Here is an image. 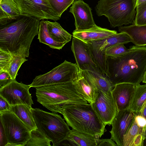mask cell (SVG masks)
<instances>
[{
  "instance_id": "6da1fadb",
  "label": "cell",
  "mask_w": 146,
  "mask_h": 146,
  "mask_svg": "<svg viewBox=\"0 0 146 146\" xmlns=\"http://www.w3.org/2000/svg\"><path fill=\"white\" fill-rule=\"evenodd\" d=\"M40 20L25 14L0 25V49L14 55L28 57L34 37L38 35Z\"/></svg>"
},
{
  "instance_id": "7a4b0ae2",
  "label": "cell",
  "mask_w": 146,
  "mask_h": 146,
  "mask_svg": "<svg viewBox=\"0 0 146 146\" xmlns=\"http://www.w3.org/2000/svg\"><path fill=\"white\" fill-rule=\"evenodd\" d=\"M107 62L108 78L114 86L122 83L139 85L146 72V46L135 45L123 55L107 57Z\"/></svg>"
},
{
  "instance_id": "3957f363",
  "label": "cell",
  "mask_w": 146,
  "mask_h": 146,
  "mask_svg": "<svg viewBox=\"0 0 146 146\" xmlns=\"http://www.w3.org/2000/svg\"><path fill=\"white\" fill-rule=\"evenodd\" d=\"M60 113L73 129L98 138L106 131V125L90 104L65 105Z\"/></svg>"
},
{
  "instance_id": "277c9868",
  "label": "cell",
  "mask_w": 146,
  "mask_h": 146,
  "mask_svg": "<svg viewBox=\"0 0 146 146\" xmlns=\"http://www.w3.org/2000/svg\"><path fill=\"white\" fill-rule=\"evenodd\" d=\"M37 101L52 112L60 113L62 107L69 104H86L74 82L57 84L36 88Z\"/></svg>"
},
{
  "instance_id": "5b68a950",
  "label": "cell",
  "mask_w": 146,
  "mask_h": 146,
  "mask_svg": "<svg viewBox=\"0 0 146 146\" xmlns=\"http://www.w3.org/2000/svg\"><path fill=\"white\" fill-rule=\"evenodd\" d=\"M136 8L135 0H100L96 10L98 16H105L114 28L134 24Z\"/></svg>"
},
{
  "instance_id": "8992f818",
  "label": "cell",
  "mask_w": 146,
  "mask_h": 146,
  "mask_svg": "<svg viewBox=\"0 0 146 146\" xmlns=\"http://www.w3.org/2000/svg\"><path fill=\"white\" fill-rule=\"evenodd\" d=\"M37 129L53 144L58 146L67 136L70 130L69 125L61 116L39 108L32 109Z\"/></svg>"
},
{
  "instance_id": "52a82bcc",
  "label": "cell",
  "mask_w": 146,
  "mask_h": 146,
  "mask_svg": "<svg viewBox=\"0 0 146 146\" xmlns=\"http://www.w3.org/2000/svg\"><path fill=\"white\" fill-rule=\"evenodd\" d=\"M0 120L8 142L6 146H25L31 131L21 120L11 111L0 114Z\"/></svg>"
},
{
  "instance_id": "ba28073f",
  "label": "cell",
  "mask_w": 146,
  "mask_h": 146,
  "mask_svg": "<svg viewBox=\"0 0 146 146\" xmlns=\"http://www.w3.org/2000/svg\"><path fill=\"white\" fill-rule=\"evenodd\" d=\"M79 71L76 63L65 60L47 73L36 76L29 85L31 87L36 88L48 85L73 82L78 77Z\"/></svg>"
},
{
  "instance_id": "9c48e42d",
  "label": "cell",
  "mask_w": 146,
  "mask_h": 146,
  "mask_svg": "<svg viewBox=\"0 0 146 146\" xmlns=\"http://www.w3.org/2000/svg\"><path fill=\"white\" fill-rule=\"evenodd\" d=\"M129 42H131V40L129 36L125 33L120 32L102 40L86 43L89 46L93 58L99 69L104 76L108 78L107 57L105 54L106 50L116 44Z\"/></svg>"
},
{
  "instance_id": "30bf717a",
  "label": "cell",
  "mask_w": 146,
  "mask_h": 146,
  "mask_svg": "<svg viewBox=\"0 0 146 146\" xmlns=\"http://www.w3.org/2000/svg\"><path fill=\"white\" fill-rule=\"evenodd\" d=\"M21 14H25L39 20L56 21L60 17L54 11L48 0H15Z\"/></svg>"
},
{
  "instance_id": "8fae6325",
  "label": "cell",
  "mask_w": 146,
  "mask_h": 146,
  "mask_svg": "<svg viewBox=\"0 0 146 146\" xmlns=\"http://www.w3.org/2000/svg\"><path fill=\"white\" fill-rule=\"evenodd\" d=\"M30 85L18 82L16 79L0 88V96L11 106L25 104L32 107L33 104L29 92Z\"/></svg>"
},
{
  "instance_id": "7c38bea8",
  "label": "cell",
  "mask_w": 146,
  "mask_h": 146,
  "mask_svg": "<svg viewBox=\"0 0 146 146\" xmlns=\"http://www.w3.org/2000/svg\"><path fill=\"white\" fill-rule=\"evenodd\" d=\"M90 104L106 126L111 125L117 111L111 91L105 92L98 90L94 101Z\"/></svg>"
},
{
  "instance_id": "4fadbf2b",
  "label": "cell",
  "mask_w": 146,
  "mask_h": 146,
  "mask_svg": "<svg viewBox=\"0 0 146 146\" xmlns=\"http://www.w3.org/2000/svg\"><path fill=\"white\" fill-rule=\"evenodd\" d=\"M71 49L79 70L94 72L104 75L93 59L86 43L73 37Z\"/></svg>"
},
{
  "instance_id": "5bb4252c",
  "label": "cell",
  "mask_w": 146,
  "mask_h": 146,
  "mask_svg": "<svg viewBox=\"0 0 146 146\" xmlns=\"http://www.w3.org/2000/svg\"><path fill=\"white\" fill-rule=\"evenodd\" d=\"M136 114L130 109L118 111L112 123L110 131L111 139L118 146H123L124 138L131 128Z\"/></svg>"
},
{
  "instance_id": "9a60e30c",
  "label": "cell",
  "mask_w": 146,
  "mask_h": 146,
  "mask_svg": "<svg viewBox=\"0 0 146 146\" xmlns=\"http://www.w3.org/2000/svg\"><path fill=\"white\" fill-rule=\"evenodd\" d=\"M92 10L89 5L83 0L74 1L69 12L74 17L76 30L87 29L96 25Z\"/></svg>"
},
{
  "instance_id": "2e32d148",
  "label": "cell",
  "mask_w": 146,
  "mask_h": 146,
  "mask_svg": "<svg viewBox=\"0 0 146 146\" xmlns=\"http://www.w3.org/2000/svg\"><path fill=\"white\" fill-rule=\"evenodd\" d=\"M137 85L122 83L115 86L111 93L117 111L129 109Z\"/></svg>"
},
{
  "instance_id": "e0dca14e",
  "label": "cell",
  "mask_w": 146,
  "mask_h": 146,
  "mask_svg": "<svg viewBox=\"0 0 146 146\" xmlns=\"http://www.w3.org/2000/svg\"><path fill=\"white\" fill-rule=\"evenodd\" d=\"M117 33L115 31L102 28L96 25L87 29L80 31L75 30L72 33V36L73 37L86 42L102 40Z\"/></svg>"
},
{
  "instance_id": "ac0fdd59",
  "label": "cell",
  "mask_w": 146,
  "mask_h": 146,
  "mask_svg": "<svg viewBox=\"0 0 146 146\" xmlns=\"http://www.w3.org/2000/svg\"><path fill=\"white\" fill-rule=\"evenodd\" d=\"M73 82L78 92L88 103H93L95 101L98 90L82 71L79 70L78 76Z\"/></svg>"
},
{
  "instance_id": "d6986e66",
  "label": "cell",
  "mask_w": 146,
  "mask_h": 146,
  "mask_svg": "<svg viewBox=\"0 0 146 146\" xmlns=\"http://www.w3.org/2000/svg\"><path fill=\"white\" fill-rule=\"evenodd\" d=\"M118 31L127 34L131 39V42L136 46H146V25L133 24L128 26L119 27Z\"/></svg>"
},
{
  "instance_id": "ffe728a7",
  "label": "cell",
  "mask_w": 146,
  "mask_h": 146,
  "mask_svg": "<svg viewBox=\"0 0 146 146\" xmlns=\"http://www.w3.org/2000/svg\"><path fill=\"white\" fill-rule=\"evenodd\" d=\"M21 14L15 0H0V25L10 22Z\"/></svg>"
},
{
  "instance_id": "44dd1931",
  "label": "cell",
  "mask_w": 146,
  "mask_h": 146,
  "mask_svg": "<svg viewBox=\"0 0 146 146\" xmlns=\"http://www.w3.org/2000/svg\"><path fill=\"white\" fill-rule=\"evenodd\" d=\"M99 139L100 138L72 129L64 141L69 142L71 145L97 146Z\"/></svg>"
},
{
  "instance_id": "7402d4cb",
  "label": "cell",
  "mask_w": 146,
  "mask_h": 146,
  "mask_svg": "<svg viewBox=\"0 0 146 146\" xmlns=\"http://www.w3.org/2000/svg\"><path fill=\"white\" fill-rule=\"evenodd\" d=\"M32 107L25 104L11 106V111L13 112L31 130L37 127L33 117Z\"/></svg>"
},
{
  "instance_id": "603a6c76",
  "label": "cell",
  "mask_w": 146,
  "mask_h": 146,
  "mask_svg": "<svg viewBox=\"0 0 146 146\" xmlns=\"http://www.w3.org/2000/svg\"><path fill=\"white\" fill-rule=\"evenodd\" d=\"M82 71L100 90L105 92H110L114 87L108 78L102 74L88 71Z\"/></svg>"
},
{
  "instance_id": "cb8c5ba5",
  "label": "cell",
  "mask_w": 146,
  "mask_h": 146,
  "mask_svg": "<svg viewBox=\"0 0 146 146\" xmlns=\"http://www.w3.org/2000/svg\"><path fill=\"white\" fill-rule=\"evenodd\" d=\"M38 39L40 42L52 48L59 50L66 44L65 43L57 41L52 37L49 32L46 21L44 20L40 23Z\"/></svg>"
},
{
  "instance_id": "d4e9b609",
  "label": "cell",
  "mask_w": 146,
  "mask_h": 146,
  "mask_svg": "<svg viewBox=\"0 0 146 146\" xmlns=\"http://www.w3.org/2000/svg\"><path fill=\"white\" fill-rule=\"evenodd\" d=\"M46 22L49 34L54 40L66 44L70 41L72 35L64 29L59 23L56 21Z\"/></svg>"
},
{
  "instance_id": "484cf974",
  "label": "cell",
  "mask_w": 146,
  "mask_h": 146,
  "mask_svg": "<svg viewBox=\"0 0 146 146\" xmlns=\"http://www.w3.org/2000/svg\"><path fill=\"white\" fill-rule=\"evenodd\" d=\"M146 101V84L137 85L129 109L137 114Z\"/></svg>"
},
{
  "instance_id": "4316f807",
  "label": "cell",
  "mask_w": 146,
  "mask_h": 146,
  "mask_svg": "<svg viewBox=\"0 0 146 146\" xmlns=\"http://www.w3.org/2000/svg\"><path fill=\"white\" fill-rule=\"evenodd\" d=\"M51 141L36 129L31 131V138L25 146H50Z\"/></svg>"
},
{
  "instance_id": "83f0119b",
  "label": "cell",
  "mask_w": 146,
  "mask_h": 146,
  "mask_svg": "<svg viewBox=\"0 0 146 146\" xmlns=\"http://www.w3.org/2000/svg\"><path fill=\"white\" fill-rule=\"evenodd\" d=\"M143 127L139 126L135 117L132 126L124 138L123 146H132L135 139L139 134H143Z\"/></svg>"
},
{
  "instance_id": "f1b7e54d",
  "label": "cell",
  "mask_w": 146,
  "mask_h": 146,
  "mask_svg": "<svg viewBox=\"0 0 146 146\" xmlns=\"http://www.w3.org/2000/svg\"><path fill=\"white\" fill-rule=\"evenodd\" d=\"M27 60L26 57L19 56H14L7 71L12 80L16 79L19 68L22 64Z\"/></svg>"
},
{
  "instance_id": "f546056e",
  "label": "cell",
  "mask_w": 146,
  "mask_h": 146,
  "mask_svg": "<svg viewBox=\"0 0 146 146\" xmlns=\"http://www.w3.org/2000/svg\"><path fill=\"white\" fill-rule=\"evenodd\" d=\"M135 46H131L129 49L127 48L124 44H119L109 47L105 52L106 57H116L123 55L132 50Z\"/></svg>"
},
{
  "instance_id": "4dcf8cb0",
  "label": "cell",
  "mask_w": 146,
  "mask_h": 146,
  "mask_svg": "<svg viewBox=\"0 0 146 146\" xmlns=\"http://www.w3.org/2000/svg\"><path fill=\"white\" fill-rule=\"evenodd\" d=\"M74 0H48L52 7L61 17L62 13L71 5Z\"/></svg>"
},
{
  "instance_id": "1f68e13d",
  "label": "cell",
  "mask_w": 146,
  "mask_h": 146,
  "mask_svg": "<svg viewBox=\"0 0 146 146\" xmlns=\"http://www.w3.org/2000/svg\"><path fill=\"white\" fill-rule=\"evenodd\" d=\"M136 15L134 23L138 25H146V1L136 7Z\"/></svg>"
},
{
  "instance_id": "d6a6232c",
  "label": "cell",
  "mask_w": 146,
  "mask_h": 146,
  "mask_svg": "<svg viewBox=\"0 0 146 146\" xmlns=\"http://www.w3.org/2000/svg\"><path fill=\"white\" fill-rule=\"evenodd\" d=\"M14 56L10 53L0 49V72H7Z\"/></svg>"
},
{
  "instance_id": "836d02e7",
  "label": "cell",
  "mask_w": 146,
  "mask_h": 146,
  "mask_svg": "<svg viewBox=\"0 0 146 146\" xmlns=\"http://www.w3.org/2000/svg\"><path fill=\"white\" fill-rule=\"evenodd\" d=\"M12 80L8 72H0V88L6 85Z\"/></svg>"
},
{
  "instance_id": "e575fe53",
  "label": "cell",
  "mask_w": 146,
  "mask_h": 146,
  "mask_svg": "<svg viewBox=\"0 0 146 146\" xmlns=\"http://www.w3.org/2000/svg\"><path fill=\"white\" fill-rule=\"evenodd\" d=\"M11 106L2 96H0V114L11 111Z\"/></svg>"
},
{
  "instance_id": "d590c367",
  "label": "cell",
  "mask_w": 146,
  "mask_h": 146,
  "mask_svg": "<svg viewBox=\"0 0 146 146\" xmlns=\"http://www.w3.org/2000/svg\"><path fill=\"white\" fill-rule=\"evenodd\" d=\"M99 146H117L114 141L110 139H99Z\"/></svg>"
},
{
  "instance_id": "8d00e7d4",
  "label": "cell",
  "mask_w": 146,
  "mask_h": 146,
  "mask_svg": "<svg viewBox=\"0 0 146 146\" xmlns=\"http://www.w3.org/2000/svg\"><path fill=\"white\" fill-rule=\"evenodd\" d=\"M8 142L2 124L0 122V146H6Z\"/></svg>"
},
{
  "instance_id": "74e56055",
  "label": "cell",
  "mask_w": 146,
  "mask_h": 146,
  "mask_svg": "<svg viewBox=\"0 0 146 146\" xmlns=\"http://www.w3.org/2000/svg\"><path fill=\"white\" fill-rule=\"evenodd\" d=\"M135 119L139 126L144 127L146 126V119L144 117L139 115H136Z\"/></svg>"
},
{
  "instance_id": "f35d334b",
  "label": "cell",
  "mask_w": 146,
  "mask_h": 146,
  "mask_svg": "<svg viewBox=\"0 0 146 146\" xmlns=\"http://www.w3.org/2000/svg\"><path fill=\"white\" fill-rule=\"evenodd\" d=\"M136 115H141L146 119V101L144 103L140 112Z\"/></svg>"
},
{
  "instance_id": "ab89813d",
  "label": "cell",
  "mask_w": 146,
  "mask_h": 146,
  "mask_svg": "<svg viewBox=\"0 0 146 146\" xmlns=\"http://www.w3.org/2000/svg\"><path fill=\"white\" fill-rule=\"evenodd\" d=\"M145 139H146V126L143 128V140Z\"/></svg>"
},
{
  "instance_id": "60d3db41",
  "label": "cell",
  "mask_w": 146,
  "mask_h": 146,
  "mask_svg": "<svg viewBox=\"0 0 146 146\" xmlns=\"http://www.w3.org/2000/svg\"><path fill=\"white\" fill-rule=\"evenodd\" d=\"M146 1V0H135L136 8L137 5Z\"/></svg>"
},
{
  "instance_id": "b9f144b4",
  "label": "cell",
  "mask_w": 146,
  "mask_h": 146,
  "mask_svg": "<svg viewBox=\"0 0 146 146\" xmlns=\"http://www.w3.org/2000/svg\"><path fill=\"white\" fill-rule=\"evenodd\" d=\"M142 82L143 83L146 84V72L145 73V74L144 76Z\"/></svg>"
},
{
  "instance_id": "7bdbcfd3",
  "label": "cell",
  "mask_w": 146,
  "mask_h": 146,
  "mask_svg": "<svg viewBox=\"0 0 146 146\" xmlns=\"http://www.w3.org/2000/svg\"><path fill=\"white\" fill-rule=\"evenodd\" d=\"M142 146H146V139L143 141L142 143Z\"/></svg>"
}]
</instances>
